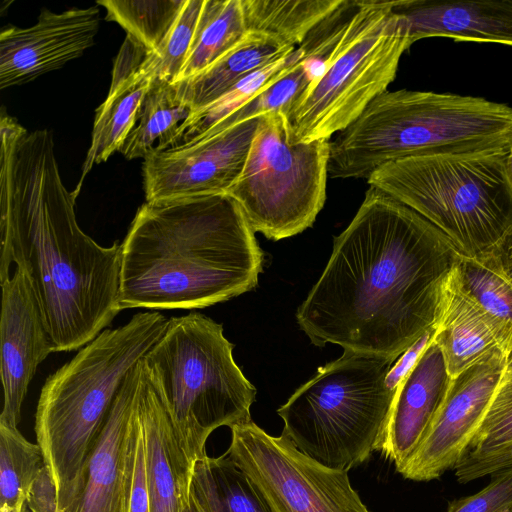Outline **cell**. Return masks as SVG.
<instances>
[{
	"instance_id": "1",
	"label": "cell",
	"mask_w": 512,
	"mask_h": 512,
	"mask_svg": "<svg viewBox=\"0 0 512 512\" xmlns=\"http://www.w3.org/2000/svg\"><path fill=\"white\" fill-rule=\"evenodd\" d=\"M333 244L297 310L299 327L318 347L397 361L435 327L459 254L432 223L373 186Z\"/></svg>"
},
{
	"instance_id": "2",
	"label": "cell",
	"mask_w": 512,
	"mask_h": 512,
	"mask_svg": "<svg viewBox=\"0 0 512 512\" xmlns=\"http://www.w3.org/2000/svg\"><path fill=\"white\" fill-rule=\"evenodd\" d=\"M61 179L52 133L0 119V280L22 269L53 351L81 349L112 322L119 304L121 243L85 234Z\"/></svg>"
},
{
	"instance_id": "3",
	"label": "cell",
	"mask_w": 512,
	"mask_h": 512,
	"mask_svg": "<svg viewBox=\"0 0 512 512\" xmlns=\"http://www.w3.org/2000/svg\"><path fill=\"white\" fill-rule=\"evenodd\" d=\"M263 253L227 193L146 201L121 243V310L205 308L252 290Z\"/></svg>"
},
{
	"instance_id": "4",
	"label": "cell",
	"mask_w": 512,
	"mask_h": 512,
	"mask_svg": "<svg viewBox=\"0 0 512 512\" xmlns=\"http://www.w3.org/2000/svg\"><path fill=\"white\" fill-rule=\"evenodd\" d=\"M512 107L453 93L385 91L330 139L332 178L367 179L412 156L509 151Z\"/></svg>"
},
{
	"instance_id": "5",
	"label": "cell",
	"mask_w": 512,
	"mask_h": 512,
	"mask_svg": "<svg viewBox=\"0 0 512 512\" xmlns=\"http://www.w3.org/2000/svg\"><path fill=\"white\" fill-rule=\"evenodd\" d=\"M158 311L139 312L105 329L42 387L35 433L55 482L58 512L77 493L85 461L125 378L167 327Z\"/></svg>"
},
{
	"instance_id": "6",
	"label": "cell",
	"mask_w": 512,
	"mask_h": 512,
	"mask_svg": "<svg viewBox=\"0 0 512 512\" xmlns=\"http://www.w3.org/2000/svg\"><path fill=\"white\" fill-rule=\"evenodd\" d=\"M509 151L406 157L366 180L432 223L460 256L478 259L512 229Z\"/></svg>"
},
{
	"instance_id": "7",
	"label": "cell",
	"mask_w": 512,
	"mask_h": 512,
	"mask_svg": "<svg viewBox=\"0 0 512 512\" xmlns=\"http://www.w3.org/2000/svg\"><path fill=\"white\" fill-rule=\"evenodd\" d=\"M233 347L221 324L191 312L169 318L142 358L193 464L207 456L214 430L252 421L256 388L234 361Z\"/></svg>"
},
{
	"instance_id": "8",
	"label": "cell",
	"mask_w": 512,
	"mask_h": 512,
	"mask_svg": "<svg viewBox=\"0 0 512 512\" xmlns=\"http://www.w3.org/2000/svg\"><path fill=\"white\" fill-rule=\"evenodd\" d=\"M395 362L344 351L277 410L282 435L327 468L348 472L365 463L388 422L396 389L386 379Z\"/></svg>"
},
{
	"instance_id": "9",
	"label": "cell",
	"mask_w": 512,
	"mask_h": 512,
	"mask_svg": "<svg viewBox=\"0 0 512 512\" xmlns=\"http://www.w3.org/2000/svg\"><path fill=\"white\" fill-rule=\"evenodd\" d=\"M412 45L393 1L359 0L322 75L283 111L295 143L331 139L353 123L396 77Z\"/></svg>"
},
{
	"instance_id": "10",
	"label": "cell",
	"mask_w": 512,
	"mask_h": 512,
	"mask_svg": "<svg viewBox=\"0 0 512 512\" xmlns=\"http://www.w3.org/2000/svg\"><path fill=\"white\" fill-rule=\"evenodd\" d=\"M330 140L295 143L282 110L261 115L243 170L227 190L254 232L277 241L311 227L326 200Z\"/></svg>"
},
{
	"instance_id": "11",
	"label": "cell",
	"mask_w": 512,
	"mask_h": 512,
	"mask_svg": "<svg viewBox=\"0 0 512 512\" xmlns=\"http://www.w3.org/2000/svg\"><path fill=\"white\" fill-rule=\"evenodd\" d=\"M225 453L253 481L273 512H370L348 472L327 468L284 436L253 421L233 426Z\"/></svg>"
},
{
	"instance_id": "12",
	"label": "cell",
	"mask_w": 512,
	"mask_h": 512,
	"mask_svg": "<svg viewBox=\"0 0 512 512\" xmlns=\"http://www.w3.org/2000/svg\"><path fill=\"white\" fill-rule=\"evenodd\" d=\"M499 348L452 378L446 398L426 435L396 471L413 481H431L454 469L469 445L506 370Z\"/></svg>"
},
{
	"instance_id": "13",
	"label": "cell",
	"mask_w": 512,
	"mask_h": 512,
	"mask_svg": "<svg viewBox=\"0 0 512 512\" xmlns=\"http://www.w3.org/2000/svg\"><path fill=\"white\" fill-rule=\"evenodd\" d=\"M261 116L144 159L146 201L226 193L240 176Z\"/></svg>"
},
{
	"instance_id": "14",
	"label": "cell",
	"mask_w": 512,
	"mask_h": 512,
	"mask_svg": "<svg viewBox=\"0 0 512 512\" xmlns=\"http://www.w3.org/2000/svg\"><path fill=\"white\" fill-rule=\"evenodd\" d=\"M142 359L125 378L85 461L76 495L60 512H128L137 446Z\"/></svg>"
},
{
	"instance_id": "15",
	"label": "cell",
	"mask_w": 512,
	"mask_h": 512,
	"mask_svg": "<svg viewBox=\"0 0 512 512\" xmlns=\"http://www.w3.org/2000/svg\"><path fill=\"white\" fill-rule=\"evenodd\" d=\"M100 23L97 6L54 13L42 9L31 27L0 33V88L31 82L57 70L94 45Z\"/></svg>"
},
{
	"instance_id": "16",
	"label": "cell",
	"mask_w": 512,
	"mask_h": 512,
	"mask_svg": "<svg viewBox=\"0 0 512 512\" xmlns=\"http://www.w3.org/2000/svg\"><path fill=\"white\" fill-rule=\"evenodd\" d=\"M1 287L0 374L4 397L0 424L17 428L36 369L54 351L26 273L16 268Z\"/></svg>"
},
{
	"instance_id": "17",
	"label": "cell",
	"mask_w": 512,
	"mask_h": 512,
	"mask_svg": "<svg viewBox=\"0 0 512 512\" xmlns=\"http://www.w3.org/2000/svg\"><path fill=\"white\" fill-rule=\"evenodd\" d=\"M137 416L151 512H182L191 503L194 464L180 443L170 411L143 360Z\"/></svg>"
},
{
	"instance_id": "18",
	"label": "cell",
	"mask_w": 512,
	"mask_h": 512,
	"mask_svg": "<svg viewBox=\"0 0 512 512\" xmlns=\"http://www.w3.org/2000/svg\"><path fill=\"white\" fill-rule=\"evenodd\" d=\"M452 378L434 337L397 387L377 451L399 469L415 452L440 410Z\"/></svg>"
},
{
	"instance_id": "19",
	"label": "cell",
	"mask_w": 512,
	"mask_h": 512,
	"mask_svg": "<svg viewBox=\"0 0 512 512\" xmlns=\"http://www.w3.org/2000/svg\"><path fill=\"white\" fill-rule=\"evenodd\" d=\"M148 52L140 42L126 34L114 59L109 92L96 110L91 144L80 180L72 192L75 199L93 166L119 152L137 122L142 101L151 83V78L142 68Z\"/></svg>"
},
{
	"instance_id": "20",
	"label": "cell",
	"mask_w": 512,
	"mask_h": 512,
	"mask_svg": "<svg viewBox=\"0 0 512 512\" xmlns=\"http://www.w3.org/2000/svg\"><path fill=\"white\" fill-rule=\"evenodd\" d=\"M411 43L428 37L512 47V0H393Z\"/></svg>"
},
{
	"instance_id": "21",
	"label": "cell",
	"mask_w": 512,
	"mask_h": 512,
	"mask_svg": "<svg viewBox=\"0 0 512 512\" xmlns=\"http://www.w3.org/2000/svg\"><path fill=\"white\" fill-rule=\"evenodd\" d=\"M456 265L443 284L434 333L451 378L500 349L490 320L463 290Z\"/></svg>"
},
{
	"instance_id": "22",
	"label": "cell",
	"mask_w": 512,
	"mask_h": 512,
	"mask_svg": "<svg viewBox=\"0 0 512 512\" xmlns=\"http://www.w3.org/2000/svg\"><path fill=\"white\" fill-rule=\"evenodd\" d=\"M295 48L267 36L247 32L233 49L211 66L175 84L180 96L194 113L215 102L247 75L286 56Z\"/></svg>"
},
{
	"instance_id": "23",
	"label": "cell",
	"mask_w": 512,
	"mask_h": 512,
	"mask_svg": "<svg viewBox=\"0 0 512 512\" xmlns=\"http://www.w3.org/2000/svg\"><path fill=\"white\" fill-rule=\"evenodd\" d=\"M191 496L200 512H273L249 476L226 454L194 463Z\"/></svg>"
},
{
	"instance_id": "24",
	"label": "cell",
	"mask_w": 512,
	"mask_h": 512,
	"mask_svg": "<svg viewBox=\"0 0 512 512\" xmlns=\"http://www.w3.org/2000/svg\"><path fill=\"white\" fill-rule=\"evenodd\" d=\"M192 113L175 83L151 80L137 122L119 152L128 160L145 159L153 152L170 148L179 127Z\"/></svg>"
},
{
	"instance_id": "25",
	"label": "cell",
	"mask_w": 512,
	"mask_h": 512,
	"mask_svg": "<svg viewBox=\"0 0 512 512\" xmlns=\"http://www.w3.org/2000/svg\"><path fill=\"white\" fill-rule=\"evenodd\" d=\"M342 0H242L247 32L267 36L291 47L307 35Z\"/></svg>"
},
{
	"instance_id": "26",
	"label": "cell",
	"mask_w": 512,
	"mask_h": 512,
	"mask_svg": "<svg viewBox=\"0 0 512 512\" xmlns=\"http://www.w3.org/2000/svg\"><path fill=\"white\" fill-rule=\"evenodd\" d=\"M246 34L242 0H204L187 60L176 82L204 71Z\"/></svg>"
},
{
	"instance_id": "27",
	"label": "cell",
	"mask_w": 512,
	"mask_h": 512,
	"mask_svg": "<svg viewBox=\"0 0 512 512\" xmlns=\"http://www.w3.org/2000/svg\"><path fill=\"white\" fill-rule=\"evenodd\" d=\"M456 270L463 290L488 317L500 349L509 356L512 352V285L493 253L478 259L459 255Z\"/></svg>"
},
{
	"instance_id": "28",
	"label": "cell",
	"mask_w": 512,
	"mask_h": 512,
	"mask_svg": "<svg viewBox=\"0 0 512 512\" xmlns=\"http://www.w3.org/2000/svg\"><path fill=\"white\" fill-rule=\"evenodd\" d=\"M306 53V49L300 44L286 56L244 77L215 102L194 112L187 121L181 124L170 148L185 145L203 135L211 127L275 83L293 65L302 60Z\"/></svg>"
},
{
	"instance_id": "29",
	"label": "cell",
	"mask_w": 512,
	"mask_h": 512,
	"mask_svg": "<svg viewBox=\"0 0 512 512\" xmlns=\"http://www.w3.org/2000/svg\"><path fill=\"white\" fill-rule=\"evenodd\" d=\"M44 465L38 444L0 424V512H27L29 490Z\"/></svg>"
},
{
	"instance_id": "30",
	"label": "cell",
	"mask_w": 512,
	"mask_h": 512,
	"mask_svg": "<svg viewBox=\"0 0 512 512\" xmlns=\"http://www.w3.org/2000/svg\"><path fill=\"white\" fill-rule=\"evenodd\" d=\"M186 0H98L106 20L118 23L149 52H155L178 19Z\"/></svg>"
},
{
	"instance_id": "31",
	"label": "cell",
	"mask_w": 512,
	"mask_h": 512,
	"mask_svg": "<svg viewBox=\"0 0 512 512\" xmlns=\"http://www.w3.org/2000/svg\"><path fill=\"white\" fill-rule=\"evenodd\" d=\"M204 0H186L174 26L155 52H148L144 72L153 79L175 83L187 60Z\"/></svg>"
},
{
	"instance_id": "32",
	"label": "cell",
	"mask_w": 512,
	"mask_h": 512,
	"mask_svg": "<svg viewBox=\"0 0 512 512\" xmlns=\"http://www.w3.org/2000/svg\"><path fill=\"white\" fill-rule=\"evenodd\" d=\"M510 444H512V370H505L465 456L485 455Z\"/></svg>"
},
{
	"instance_id": "33",
	"label": "cell",
	"mask_w": 512,
	"mask_h": 512,
	"mask_svg": "<svg viewBox=\"0 0 512 512\" xmlns=\"http://www.w3.org/2000/svg\"><path fill=\"white\" fill-rule=\"evenodd\" d=\"M445 512H512V467L491 474L482 490L454 499Z\"/></svg>"
},
{
	"instance_id": "34",
	"label": "cell",
	"mask_w": 512,
	"mask_h": 512,
	"mask_svg": "<svg viewBox=\"0 0 512 512\" xmlns=\"http://www.w3.org/2000/svg\"><path fill=\"white\" fill-rule=\"evenodd\" d=\"M512 467V444L481 456H465L453 469L459 483H468Z\"/></svg>"
},
{
	"instance_id": "35",
	"label": "cell",
	"mask_w": 512,
	"mask_h": 512,
	"mask_svg": "<svg viewBox=\"0 0 512 512\" xmlns=\"http://www.w3.org/2000/svg\"><path fill=\"white\" fill-rule=\"evenodd\" d=\"M137 413V407H136ZM137 446L134 459L131 489L128 502V512H151L150 499L147 488L144 443L142 431L138 420Z\"/></svg>"
},
{
	"instance_id": "36",
	"label": "cell",
	"mask_w": 512,
	"mask_h": 512,
	"mask_svg": "<svg viewBox=\"0 0 512 512\" xmlns=\"http://www.w3.org/2000/svg\"><path fill=\"white\" fill-rule=\"evenodd\" d=\"M27 506L32 512H58L56 485L45 465L31 485Z\"/></svg>"
},
{
	"instance_id": "37",
	"label": "cell",
	"mask_w": 512,
	"mask_h": 512,
	"mask_svg": "<svg viewBox=\"0 0 512 512\" xmlns=\"http://www.w3.org/2000/svg\"><path fill=\"white\" fill-rule=\"evenodd\" d=\"M501 271L512 285V229L492 251Z\"/></svg>"
},
{
	"instance_id": "38",
	"label": "cell",
	"mask_w": 512,
	"mask_h": 512,
	"mask_svg": "<svg viewBox=\"0 0 512 512\" xmlns=\"http://www.w3.org/2000/svg\"><path fill=\"white\" fill-rule=\"evenodd\" d=\"M506 172H507L509 181L512 185V148L510 149V151L508 152L507 157H506Z\"/></svg>"
},
{
	"instance_id": "39",
	"label": "cell",
	"mask_w": 512,
	"mask_h": 512,
	"mask_svg": "<svg viewBox=\"0 0 512 512\" xmlns=\"http://www.w3.org/2000/svg\"><path fill=\"white\" fill-rule=\"evenodd\" d=\"M182 512H200L198 506L191 496V503Z\"/></svg>"
},
{
	"instance_id": "40",
	"label": "cell",
	"mask_w": 512,
	"mask_h": 512,
	"mask_svg": "<svg viewBox=\"0 0 512 512\" xmlns=\"http://www.w3.org/2000/svg\"><path fill=\"white\" fill-rule=\"evenodd\" d=\"M506 370H512V352L509 354L508 358H507V366H506Z\"/></svg>"
}]
</instances>
